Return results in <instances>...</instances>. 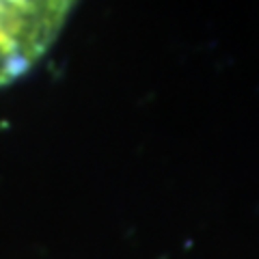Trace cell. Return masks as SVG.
Returning <instances> with one entry per match:
<instances>
[{
    "mask_svg": "<svg viewBox=\"0 0 259 259\" xmlns=\"http://www.w3.org/2000/svg\"><path fill=\"white\" fill-rule=\"evenodd\" d=\"M78 0H0V89L46 56Z\"/></svg>",
    "mask_w": 259,
    "mask_h": 259,
    "instance_id": "cell-1",
    "label": "cell"
}]
</instances>
